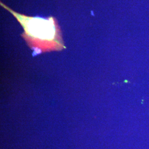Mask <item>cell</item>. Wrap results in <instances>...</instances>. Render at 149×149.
I'll return each mask as SVG.
<instances>
[{"label": "cell", "mask_w": 149, "mask_h": 149, "mask_svg": "<svg viewBox=\"0 0 149 149\" xmlns=\"http://www.w3.org/2000/svg\"><path fill=\"white\" fill-rule=\"evenodd\" d=\"M0 4L20 23L24 29L22 37L35 53H43L65 49L60 28L55 17L44 18L26 16L11 10L2 2Z\"/></svg>", "instance_id": "6da1fadb"}]
</instances>
